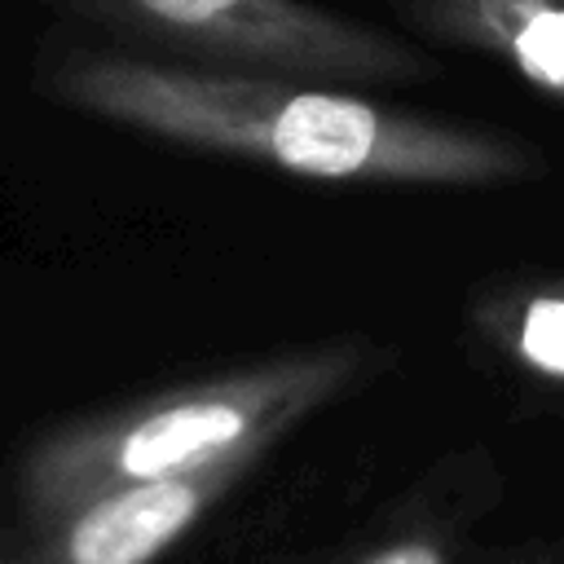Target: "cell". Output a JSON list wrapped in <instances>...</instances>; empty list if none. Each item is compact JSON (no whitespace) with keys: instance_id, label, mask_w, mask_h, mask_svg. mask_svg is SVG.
<instances>
[{"instance_id":"cell-1","label":"cell","mask_w":564,"mask_h":564,"mask_svg":"<svg viewBox=\"0 0 564 564\" xmlns=\"http://www.w3.org/2000/svg\"><path fill=\"white\" fill-rule=\"evenodd\" d=\"M44 88L88 119L326 185L494 189L542 167L524 137L498 128L397 110L348 88L220 75L128 53H62L44 66Z\"/></svg>"},{"instance_id":"cell-2","label":"cell","mask_w":564,"mask_h":564,"mask_svg":"<svg viewBox=\"0 0 564 564\" xmlns=\"http://www.w3.org/2000/svg\"><path fill=\"white\" fill-rule=\"evenodd\" d=\"M383 366L388 348L370 339H322L66 419L35 436L18 463L22 529L31 533L119 485L181 476L242 454L264 458Z\"/></svg>"},{"instance_id":"cell-3","label":"cell","mask_w":564,"mask_h":564,"mask_svg":"<svg viewBox=\"0 0 564 564\" xmlns=\"http://www.w3.org/2000/svg\"><path fill=\"white\" fill-rule=\"evenodd\" d=\"M93 26L189 57L181 66L220 75L291 79L313 88L423 84L436 62L370 22L313 0H48Z\"/></svg>"},{"instance_id":"cell-4","label":"cell","mask_w":564,"mask_h":564,"mask_svg":"<svg viewBox=\"0 0 564 564\" xmlns=\"http://www.w3.org/2000/svg\"><path fill=\"white\" fill-rule=\"evenodd\" d=\"M256 467L260 458L242 454L216 467L93 494L57 520L31 529L18 564H159Z\"/></svg>"},{"instance_id":"cell-5","label":"cell","mask_w":564,"mask_h":564,"mask_svg":"<svg viewBox=\"0 0 564 564\" xmlns=\"http://www.w3.org/2000/svg\"><path fill=\"white\" fill-rule=\"evenodd\" d=\"M507 494L502 467L485 445L436 458L366 533L317 564H471L485 520Z\"/></svg>"},{"instance_id":"cell-6","label":"cell","mask_w":564,"mask_h":564,"mask_svg":"<svg viewBox=\"0 0 564 564\" xmlns=\"http://www.w3.org/2000/svg\"><path fill=\"white\" fill-rule=\"evenodd\" d=\"M414 35L480 53L564 101V0H392Z\"/></svg>"},{"instance_id":"cell-7","label":"cell","mask_w":564,"mask_h":564,"mask_svg":"<svg viewBox=\"0 0 564 564\" xmlns=\"http://www.w3.org/2000/svg\"><path fill=\"white\" fill-rule=\"evenodd\" d=\"M480 352L520 388L564 401V278L516 273L476 291L467 308Z\"/></svg>"},{"instance_id":"cell-8","label":"cell","mask_w":564,"mask_h":564,"mask_svg":"<svg viewBox=\"0 0 564 564\" xmlns=\"http://www.w3.org/2000/svg\"><path fill=\"white\" fill-rule=\"evenodd\" d=\"M0 564H4V560H0Z\"/></svg>"}]
</instances>
